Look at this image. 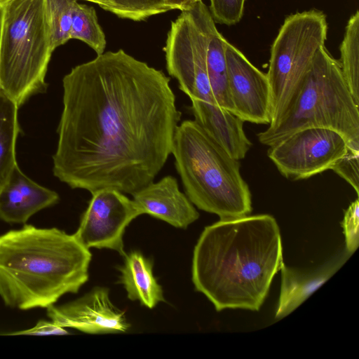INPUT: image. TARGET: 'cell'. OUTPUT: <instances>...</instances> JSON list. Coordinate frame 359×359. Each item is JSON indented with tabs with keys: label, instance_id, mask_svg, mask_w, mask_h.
<instances>
[{
	"label": "cell",
	"instance_id": "cell-17",
	"mask_svg": "<svg viewBox=\"0 0 359 359\" xmlns=\"http://www.w3.org/2000/svg\"><path fill=\"white\" fill-rule=\"evenodd\" d=\"M123 264L120 267L119 282L127 292L128 297L138 300L142 305L153 309L164 302L161 286L156 280L153 264L138 251L126 254Z\"/></svg>",
	"mask_w": 359,
	"mask_h": 359
},
{
	"label": "cell",
	"instance_id": "cell-22",
	"mask_svg": "<svg viewBox=\"0 0 359 359\" xmlns=\"http://www.w3.org/2000/svg\"><path fill=\"white\" fill-rule=\"evenodd\" d=\"M78 0H46V13L53 50L70 39L72 13Z\"/></svg>",
	"mask_w": 359,
	"mask_h": 359
},
{
	"label": "cell",
	"instance_id": "cell-14",
	"mask_svg": "<svg viewBox=\"0 0 359 359\" xmlns=\"http://www.w3.org/2000/svg\"><path fill=\"white\" fill-rule=\"evenodd\" d=\"M57 192L27 177L16 164L0 187V219L8 224H26L37 212L58 203Z\"/></svg>",
	"mask_w": 359,
	"mask_h": 359
},
{
	"label": "cell",
	"instance_id": "cell-28",
	"mask_svg": "<svg viewBox=\"0 0 359 359\" xmlns=\"http://www.w3.org/2000/svg\"><path fill=\"white\" fill-rule=\"evenodd\" d=\"M169 10L178 9L181 11L190 9L201 0H163Z\"/></svg>",
	"mask_w": 359,
	"mask_h": 359
},
{
	"label": "cell",
	"instance_id": "cell-18",
	"mask_svg": "<svg viewBox=\"0 0 359 359\" xmlns=\"http://www.w3.org/2000/svg\"><path fill=\"white\" fill-rule=\"evenodd\" d=\"M208 36L206 64L211 90L217 104L234 114L230 97L225 47L227 41L218 32L211 14L206 20Z\"/></svg>",
	"mask_w": 359,
	"mask_h": 359
},
{
	"label": "cell",
	"instance_id": "cell-16",
	"mask_svg": "<svg viewBox=\"0 0 359 359\" xmlns=\"http://www.w3.org/2000/svg\"><path fill=\"white\" fill-rule=\"evenodd\" d=\"M191 111L194 120L233 158H245L252 146L243 123L238 116L219 106L191 99Z\"/></svg>",
	"mask_w": 359,
	"mask_h": 359
},
{
	"label": "cell",
	"instance_id": "cell-13",
	"mask_svg": "<svg viewBox=\"0 0 359 359\" xmlns=\"http://www.w3.org/2000/svg\"><path fill=\"white\" fill-rule=\"evenodd\" d=\"M141 214H148L169 224L186 229L199 217V213L171 175L151 182L133 195Z\"/></svg>",
	"mask_w": 359,
	"mask_h": 359
},
{
	"label": "cell",
	"instance_id": "cell-26",
	"mask_svg": "<svg viewBox=\"0 0 359 359\" xmlns=\"http://www.w3.org/2000/svg\"><path fill=\"white\" fill-rule=\"evenodd\" d=\"M341 226L345 236L346 250L352 255L359 244V202L357 198L345 212Z\"/></svg>",
	"mask_w": 359,
	"mask_h": 359
},
{
	"label": "cell",
	"instance_id": "cell-7",
	"mask_svg": "<svg viewBox=\"0 0 359 359\" xmlns=\"http://www.w3.org/2000/svg\"><path fill=\"white\" fill-rule=\"evenodd\" d=\"M327 22L318 10L287 16L271 48L266 74L275 124L291 104L318 50L327 39Z\"/></svg>",
	"mask_w": 359,
	"mask_h": 359
},
{
	"label": "cell",
	"instance_id": "cell-6",
	"mask_svg": "<svg viewBox=\"0 0 359 359\" xmlns=\"http://www.w3.org/2000/svg\"><path fill=\"white\" fill-rule=\"evenodd\" d=\"M54 50L46 0H6L0 46V89L20 107L43 93Z\"/></svg>",
	"mask_w": 359,
	"mask_h": 359
},
{
	"label": "cell",
	"instance_id": "cell-30",
	"mask_svg": "<svg viewBox=\"0 0 359 359\" xmlns=\"http://www.w3.org/2000/svg\"><path fill=\"white\" fill-rule=\"evenodd\" d=\"M6 2V0H0V46Z\"/></svg>",
	"mask_w": 359,
	"mask_h": 359
},
{
	"label": "cell",
	"instance_id": "cell-21",
	"mask_svg": "<svg viewBox=\"0 0 359 359\" xmlns=\"http://www.w3.org/2000/svg\"><path fill=\"white\" fill-rule=\"evenodd\" d=\"M70 39L86 43L97 55L104 53L105 35L98 22L93 7L81 4L78 1L74 4Z\"/></svg>",
	"mask_w": 359,
	"mask_h": 359
},
{
	"label": "cell",
	"instance_id": "cell-15",
	"mask_svg": "<svg viewBox=\"0 0 359 359\" xmlns=\"http://www.w3.org/2000/svg\"><path fill=\"white\" fill-rule=\"evenodd\" d=\"M350 256L346 250L323 265L309 269L290 267L283 263L280 269L281 284L276 319L283 318L296 309L332 276Z\"/></svg>",
	"mask_w": 359,
	"mask_h": 359
},
{
	"label": "cell",
	"instance_id": "cell-20",
	"mask_svg": "<svg viewBox=\"0 0 359 359\" xmlns=\"http://www.w3.org/2000/svg\"><path fill=\"white\" fill-rule=\"evenodd\" d=\"M339 62L344 78L355 102L359 104V12L349 18L339 47Z\"/></svg>",
	"mask_w": 359,
	"mask_h": 359
},
{
	"label": "cell",
	"instance_id": "cell-3",
	"mask_svg": "<svg viewBox=\"0 0 359 359\" xmlns=\"http://www.w3.org/2000/svg\"><path fill=\"white\" fill-rule=\"evenodd\" d=\"M89 249L57 228L25 224L0 235V297L11 308H48L88 279Z\"/></svg>",
	"mask_w": 359,
	"mask_h": 359
},
{
	"label": "cell",
	"instance_id": "cell-25",
	"mask_svg": "<svg viewBox=\"0 0 359 359\" xmlns=\"http://www.w3.org/2000/svg\"><path fill=\"white\" fill-rule=\"evenodd\" d=\"M210 12L215 22L233 25L243 15L245 0H210Z\"/></svg>",
	"mask_w": 359,
	"mask_h": 359
},
{
	"label": "cell",
	"instance_id": "cell-29",
	"mask_svg": "<svg viewBox=\"0 0 359 359\" xmlns=\"http://www.w3.org/2000/svg\"><path fill=\"white\" fill-rule=\"evenodd\" d=\"M98 4L102 8L113 13L114 5L111 0H84Z\"/></svg>",
	"mask_w": 359,
	"mask_h": 359
},
{
	"label": "cell",
	"instance_id": "cell-11",
	"mask_svg": "<svg viewBox=\"0 0 359 359\" xmlns=\"http://www.w3.org/2000/svg\"><path fill=\"white\" fill-rule=\"evenodd\" d=\"M225 55L234 114L244 122L270 124L271 89L266 74L255 67L241 50L228 41Z\"/></svg>",
	"mask_w": 359,
	"mask_h": 359
},
{
	"label": "cell",
	"instance_id": "cell-27",
	"mask_svg": "<svg viewBox=\"0 0 359 359\" xmlns=\"http://www.w3.org/2000/svg\"><path fill=\"white\" fill-rule=\"evenodd\" d=\"M69 332L55 323L41 320L32 328L20 330L12 333L9 335H32V336H48V335H66Z\"/></svg>",
	"mask_w": 359,
	"mask_h": 359
},
{
	"label": "cell",
	"instance_id": "cell-8",
	"mask_svg": "<svg viewBox=\"0 0 359 359\" xmlns=\"http://www.w3.org/2000/svg\"><path fill=\"white\" fill-rule=\"evenodd\" d=\"M210 13L202 0L190 9L181 11L171 22L163 50L167 71L178 81L179 88L190 100L217 104L206 64V20Z\"/></svg>",
	"mask_w": 359,
	"mask_h": 359
},
{
	"label": "cell",
	"instance_id": "cell-19",
	"mask_svg": "<svg viewBox=\"0 0 359 359\" xmlns=\"http://www.w3.org/2000/svg\"><path fill=\"white\" fill-rule=\"evenodd\" d=\"M19 107L0 89V187L17 163L15 145L20 132Z\"/></svg>",
	"mask_w": 359,
	"mask_h": 359
},
{
	"label": "cell",
	"instance_id": "cell-9",
	"mask_svg": "<svg viewBox=\"0 0 359 359\" xmlns=\"http://www.w3.org/2000/svg\"><path fill=\"white\" fill-rule=\"evenodd\" d=\"M346 146L345 138L333 130L306 128L269 146L267 155L283 176L299 180L330 170Z\"/></svg>",
	"mask_w": 359,
	"mask_h": 359
},
{
	"label": "cell",
	"instance_id": "cell-4",
	"mask_svg": "<svg viewBox=\"0 0 359 359\" xmlns=\"http://www.w3.org/2000/svg\"><path fill=\"white\" fill-rule=\"evenodd\" d=\"M171 154L185 194L198 209L219 220L250 215L251 193L240 163L195 121L178 125Z\"/></svg>",
	"mask_w": 359,
	"mask_h": 359
},
{
	"label": "cell",
	"instance_id": "cell-1",
	"mask_svg": "<svg viewBox=\"0 0 359 359\" xmlns=\"http://www.w3.org/2000/svg\"><path fill=\"white\" fill-rule=\"evenodd\" d=\"M170 81L122 49L73 67L62 79L54 176L90 193L133 195L154 182L182 116Z\"/></svg>",
	"mask_w": 359,
	"mask_h": 359
},
{
	"label": "cell",
	"instance_id": "cell-24",
	"mask_svg": "<svg viewBox=\"0 0 359 359\" xmlns=\"http://www.w3.org/2000/svg\"><path fill=\"white\" fill-rule=\"evenodd\" d=\"M330 170L345 180L359 194V149L346 146L344 154L334 161Z\"/></svg>",
	"mask_w": 359,
	"mask_h": 359
},
{
	"label": "cell",
	"instance_id": "cell-10",
	"mask_svg": "<svg viewBox=\"0 0 359 359\" xmlns=\"http://www.w3.org/2000/svg\"><path fill=\"white\" fill-rule=\"evenodd\" d=\"M91 194L74 236L88 249H110L125 256V230L141 212L133 200L116 189H101Z\"/></svg>",
	"mask_w": 359,
	"mask_h": 359
},
{
	"label": "cell",
	"instance_id": "cell-5",
	"mask_svg": "<svg viewBox=\"0 0 359 359\" xmlns=\"http://www.w3.org/2000/svg\"><path fill=\"white\" fill-rule=\"evenodd\" d=\"M306 128L333 130L345 138L347 146L359 149V104L351 93L339 62L325 46L316 53L285 114L257 137L269 147Z\"/></svg>",
	"mask_w": 359,
	"mask_h": 359
},
{
	"label": "cell",
	"instance_id": "cell-23",
	"mask_svg": "<svg viewBox=\"0 0 359 359\" xmlns=\"http://www.w3.org/2000/svg\"><path fill=\"white\" fill-rule=\"evenodd\" d=\"M113 13L118 17L133 21H142L169 10L163 0H111Z\"/></svg>",
	"mask_w": 359,
	"mask_h": 359
},
{
	"label": "cell",
	"instance_id": "cell-12",
	"mask_svg": "<svg viewBox=\"0 0 359 359\" xmlns=\"http://www.w3.org/2000/svg\"><path fill=\"white\" fill-rule=\"evenodd\" d=\"M46 309L48 317L58 325L85 333H121L130 327L124 312L111 302L105 287H95L76 300Z\"/></svg>",
	"mask_w": 359,
	"mask_h": 359
},
{
	"label": "cell",
	"instance_id": "cell-2",
	"mask_svg": "<svg viewBox=\"0 0 359 359\" xmlns=\"http://www.w3.org/2000/svg\"><path fill=\"white\" fill-rule=\"evenodd\" d=\"M283 264L280 229L267 214L207 226L194 248L192 281L216 311H259Z\"/></svg>",
	"mask_w": 359,
	"mask_h": 359
}]
</instances>
